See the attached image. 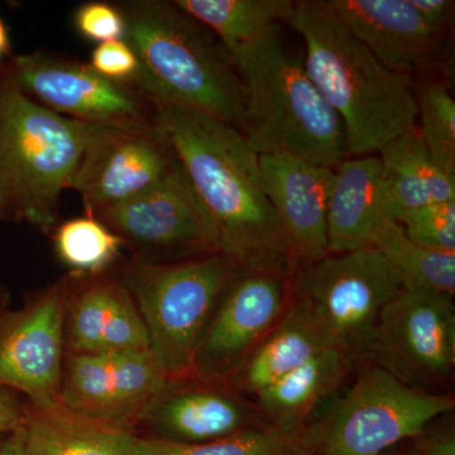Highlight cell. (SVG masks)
<instances>
[{"label":"cell","instance_id":"7a4b0ae2","mask_svg":"<svg viewBox=\"0 0 455 455\" xmlns=\"http://www.w3.org/2000/svg\"><path fill=\"white\" fill-rule=\"evenodd\" d=\"M286 22L304 41L311 82L343 123L348 157L376 155L418 130L409 76L385 68L347 28L331 0L293 2Z\"/></svg>","mask_w":455,"mask_h":455},{"label":"cell","instance_id":"74e56055","mask_svg":"<svg viewBox=\"0 0 455 455\" xmlns=\"http://www.w3.org/2000/svg\"><path fill=\"white\" fill-rule=\"evenodd\" d=\"M382 455H409V442L403 443V444L398 445L386 451Z\"/></svg>","mask_w":455,"mask_h":455},{"label":"cell","instance_id":"9c48e42d","mask_svg":"<svg viewBox=\"0 0 455 455\" xmlns=\"http://www.w3.org/2000/svg\"><path fill=\"white\" fill-rule=\"evenodd\" d=\"M364 358L419 390L447 387L455 370L453 296L403 287L383 309Z\"/></svg>","mask_w":455,"mask_h":455},{"label":"cell","instance_id":"d6986e66","mask_svg":"<svg viewBox=\"0 0 455 455\" xmlns=\"http://www.w3.org/2000/svg\"><path fill=\"white\" fill-rule=\"evenodd\" d=\"M352 35L385 68L409 75L429 64L439 35L411 0H331Z\"/></svg>","mask_w":455,"mask_h":455},{"label":"cell","instance_id":"e0dca14e","mask_svg":"<svg viewBox=\"0 0 455 455\" xmlns=\"http://www.w3.org/2000/svg\"><path fill=\"white\" fill-rule=\"evenodd\" d=\"M259 164L295 274L328 254L326 217L334 169L289 155H259Z\"/></svg>","mask_w":455,"mask_h":455},{"label":"cell","instance_id":"8fae6325","mask_svg":"<svg viewBox=\"0 0 455 455\" xmlns=\"http://www.w3.org/2000/svg\"><path fill=\"white\" fill-rule=\"evenodd\" d=\"M12 76L25 94L51 112L98 125L151 123L155 104L136 85L108 80L89 64L47 50L12 55Z\"/></svg>","mask_w":455,"mask_h":455},{"label":"cell","instance_id":"cb8c5ba5","mask_svg":"<svg viewBox=\"0 0 455 455\" xmlns=\"http://www.w3.org/2000/svg\"><path fill=\"white\" fill-rule=\"evenodd\" d=\"M376 155L382 164L395 220L407 212L455 200V179L434 164L418 130L390 140Z\"/></svg>","mask_w":455,"mask_h":455},{"label":"cell","instance_id":"603a6c76","mask_svg":"<svg viewBox=\"0 0 455 455\" xmlns=\"http://www.w3.org/2000/svg\"><path fill=\"white\" fill-rule=\"evenodd\" d=\"M20 433L25 455H140L134 431L90 421L61 406L26 403Z\"/></svg>","mask_w":455,"mask_h":455},{"label":"cell","instance_id":"7c38bea8","mask_svg":"<svg viewBox=\"0 0 455 455\" xmlns=\"http://www.w3.org/2000/svg\"><path fill=\"white\" fill-rule=\"evenodd\" d=\"M178 164L156 118L143 124H90L71 188L82 196L85 214L92 215L146 193Z\"/></svg>","mask_w":455,"mask_h":455},{"label":"cell","instance_id":"d6a6232c","mask_svg":"<svg viewBox=\"0 0 455 455\" xmlns=\"http://www.w3.org/2000/svg\"><path fill=\"white\" fill-rule=\"evenodd\" d=\"M409 455H455V427L451 414L434 421L423 434L410 440Z\"/></svg>","mask_w":455,"mask_h":455},{"label":"cell","instance_id":"8d00e7d4","mask_svg":"<svg viewBox=\"0 0 455 455\" xmlns=\"http://www.w3.org/2000/svg\"><path fill=\"white\" fill-rule=\"evenodd\" d=\"M12 56L11 38L4 20L0 17V62L5 61Z\"/></svg>","mask_w":455,"mask_h":455},{"label":"cell","instance_id":"8992f818","mask_svg":"<svg viewBox=\"0 0 455 455\" xmlns=\"http://www.w3.org/2000/svg\"><path fill=\"white\" fill-rule=\"evenodd\" d=\"M116 274L136 302L154 353L169 381L193 376L209 323L241 266L223 253L179 262L122 260Z\"/></svg>","mask_w":455,"mask_h":455},{"label":"cell","instance_id":"4fadbf2b","mask_svg":"<svg viewBox=\"0 0 455 455\" xmlns=\"http://www.w3.org/2000/svg\"><path fill=\"white\" fill-rule=\"evenodd\" d=\"M68 275L0 315V387L38 407L60 406Z\"/></svg>","mask_w":455,"mask_h":455},{"label":"cell","instance_id":"4dcf8cb0","mask_svg":"<svg viewBox=\"0 0 455 455\" xmlns=\"http://www.w3.org/2000/svg\"><path fill=\"white\" fill-rule=\"evenodd\" d=\"M75 29L85 40L103 44L125 40L127 25L118 4L107 2L84 3L74 13Z\"/></svg>","mask_w":455,"mask_h":455},{"label":"cell","instance_id":"d4e9b609","mask_svg":"<svg viewBox=\"0 0 455 455\" xmlns=\"http://www.w3.org/2000/svg\"><path fill=\"white\" fill-rule=\"evenodd\" d=\"M175 4L196 18L232 53L286 22L291 0H175Z\"/></svg>","mask_w":455,"mask_h":455},{"label":"cell","instance_id":"f546056e","mask_svg":"<svg viewBox=\"0 0 455 455\" xmlns=\"http://www.w3.org/2000/svg\"><path fill=\"white\" fill-rule=\"evenodd\" d=\"M415 243L455 253V200L407 212L397 220Z\"/></svg>","mask_w":455,"mask_h":455},{"label":"cell","instance_id":"ba28073f","mask_svg":"<svg viewBox=\"0 0 455 455\" xmlns=\"http://www.w3.org/2000/svg\"><path fill=\"white\" fill-rule=\"evenodd\" d=\"M403 289L400 278L374 248L326 254L298 269L290 292L320 328L331 348L366 357L386 305Z\"/></svg>","mask_w":455,"mask_h":455},{"label":"cell","instance_id":"2e32d148","mask_svg":"<svg viewBox=\"0 0 455 455\" xmlns=\"http://www.w3.org/2000/svg\"><path fill=\"white\" fill-rule=\"evenodd\" d=\"M137 427L151 431L149 438L200 444L271 425L227 381L190 376L169 381Z\"/></svg>","mask_w":455,"mask_h":455},{"label":"cell","instance_id":"5b68a950","mask_svg":"<svg viewBox=\"0 0 455 455\" xmlns=\"http://www.w3.org/2000/svg\"><path fill=\"white\" fill-rule=\"evenodd\" d=\"M90 124L32 100L0 62V217L51 235L71 188Z\"/></svg>","mask_w":455,"mask_h":455},{"label":"cell","instance_id":"4316f807","mask_svg":"<svg viewBox=\"0 0 455 455\" xmlns=\"http://www.w3.org/2000/svg\"><path fill=\"white\" fill-rule=\"evenodd\" d=\"M51 235L57 257L74 276L110 271L124 248L106 224L89 214L57 224Z\"/></svg>","mask_w":455,"mask_h":455},{"label":"cell","instance_id":"ab89813d","mask_svg":"<svg viewBox=\"0 0 455 455\" xmlns=\"http://www.w3.org/2000/svg\"><path fill=\"white\" fill-rule=\"evenodd\" d=\"M0 220H2V217H0ZM4 291H5V290L2 289V287H0V293L4 292Z\"/></svg>","mask_w":455,"mask_h":455},{"label":"cell","instance_id":"1f68e13d","mask_svg":"<svg viewBox=\"0 0 455 455\" xmlns=\"http://www.w3.org/2000/svg\"><path fill=\"white\" fill-rule=\"evenodd\" d=\"M89 65L106 79L128 85H136L142 74L139 56L127 40L97 44L90 55Z\"/></svg>","mask_w":455,"mask_h":455},{"label":"cell","instance_id":"44dd1931","mask_svg":"<svg viewBox=\"0 0 455 455\" xmlns=\"http://www.w3.org/2000/svg\"><path fill=\"white\" fill-rule=\"evenodd\" d=\"M357 363L340 350H322L263 388L253 397V403L268 425L296 436L310 423L319 406L339 390Z\"/></svg>","mask_w":455,"mask_h":455},{"label":"cell","instance_id":"83f0119b","mask_svg":"<svg viewBox=\"0 0 455 455\" xmlns=\"http://www.w3.org/2000/svg\"><path fill=\"white\" fill-rule=\"evenodd\" d=\"M296 436L272 427L200 444H179L140 436V455H301Z\"/></svg>","mask_w":455,"mask_h":455},{"label":"cell","instance_id":"30bf717a","mask_svg":"<svg viewBox=\"0 0 455 455\" xmlns=\"http://www.w3.org/2000/svg\"><path fill=\"white\" fill-rule=\"evenodd\" d=\"M92 217L121 239L131 259L169 263L220 253L212 221L180 164L155 188Z\"/></svg>","mask_w":455,"mask_h":455},{"label":"cell","instance_id":"ffe728a7","mask_svg":"<svg viewBox=\"0 0 455 455\" xmlns=\"http://www.w3.org/2000/svg\"><path fill=\"white\" fill-rule=\"evenodd\" d=\"M387 220L394 215L379 156L341 161L329 196L328 254L368 247L374 230Z\"/></svg>","mask_w":455,"mask_h":455},{"label":"cell","instance_id":"d590c367","mask_svg":"<svg viewBox=\"0 0 455 455\" xmlns=\"http://www.w3.org/2000/svg\"><path fill=\"white\" fill-rule=\"evenodd\" d=\"M0 455H25L20 430L0 436Z\"/></svg>","mask_w":455,"mask_h":455},{"label":"cell","instance_id":"52a82bcc","mask_svg":"<svg viewBox=\"0 0 455 455\" xmlns=\"http://www.w3.org/2000/svg\"><path fill=\"white\" fill-rule=\"evenodd\" d=\"M355 371L348 390L299 431L301 455H382L454 411L451 395L411 387L370 359Z\"/></svg>","mask_w":455,"mask_h":455},{"label":"cell","instance_id":"6da1fadb","mask_svg":"<svg viewBox=\"0 0 455 455\" xmlns=\"http://www.w3.org/2000/svg\"><path fill=\"white\" fill-rule=\"evenodd\" d=\"M156 122L208 214L220 252L244 271L292 276L289 247L263 184L259 155L233 125L173 104Z\"/></svg>","mask_w":455,"mask_h":455},{"label":"cell","instance_id":"836d02e7","mask_svg":"<svg viewBox=\"0 0 455 455\" xmlns=\"http://www.w3.org/2000/svg\"><path fill=\"white\" fill-rule=\"evenodd\" d=\"M26 403L16 392L0 387V436L14 433L22 427Z\"/></svg>","mask_w":455,"mask_h":455},{"label":"cell","instance_id":"f35d334b","mask_svg":"<svg viewBox=\"0 0 455 455\" xmlns=\"http://www.w3.org/2000/svg\"><path fill=\"white\" fill-rule=\"evenodd\" d=\"M8 309V295L7 292L0 293V315H2L3 311Z\"/></svg>","mask_w":455,"mask_h":455},{"label":"cell","instance_id":"277c9868","mask_svg":"<svg viewBox=\"0 0 455 455\" xmlns=\"http://www.w3.org/2000/svg\"><path fill=\"white\" fill-rule=\"evenodd\" d=\"M229 56L244 90L241 132L257 154L329 169L348 158L343 123L287 49L280 25Z\"/></svg>","mask_w":455,"mask_h":455},{"label":"cell","instance_id":"9a60e30c","mask_svg":"<svg viewBox=\"0 0 455 455\" xmlns=\"http://www.w3.org/2000/svg\"><path fill=\"white\" fill-rule=\"evenodd\" d=\"M291 276L242 271L221 296L194 359L193 376L227 381L278 324Z\"/></svg>","mask_w":455,"mask_h":455},{"label":"cell","instance_id":"5bb4252c","mask_svg":"<svg viewBox=\"0 0 455 455\" xmlns=\"http://www.w3.org/2000/svg\"><path fill=\"white\" fill-rule=\"evenodd\" d=\"M167 383L149 349L66 353L60 406L90 421L133 431Z\"/></svg>","mask_w":455,"mask_h":455},{"label":"cell","instance_id":"ac0fdd59","mask_svg":"<svg viewBox=\"0 0 455 455\" xmlns=\"http://www.w3.org/2000/svg\"><path fill=\"white\" fill-rule=\"evenodd\" d=\"M68 275L65 350L71 355L149 349L139 307L116 271Z\"/></svg>","mask_w":455,"mask_h":455},{"label":"cell","instance_id":"3957f363","mask_svg":"<svg viewBox=\"0 0 455 455\" xmlns=\"http://www.w3.org/2000/svg\"><path fill=\"white\" fill-rule=\"evenodd\" d=\"M142 68L137 88L155 104L208 114L241 131L244 90L220 41L175 2L119 3Z\"/></svg>","mask_w":455,"mask_h":455},{"label":"cell","instance_id":"7402d4cb","mask_svg":"<svg viewBox=\"0 0 455 455\" xmlns=\"http://www.w3.org/2000/svg\"><path fill=\"white\" fill-rule=\"evenodd\" d=\"M331 346L323 329L309 311L291 298L283 319L227 382L239 394L253 398Z\"/></svg>","mask_w":455,"mask_h":455},{"label":"cell","instance_id":"484cf974","mask_svg":"<svg viewBox=\"0 0 455 455\" xmlns=\"http://www.w3.org/2000/svg\"><path fill=\"white\" fill-rule=\"evenodd\" d=\"M403 287L429 290L453 296L455 293V253L439 252L415 243L397 220L383 221L370 241Z\"/></svg>","mask_w":455,"mask_h":455},{"label":"cell","instance_id":"e575fe53","mask_svg":"<svg viewBox=\"0 0 455 455\" xmlns=\"http://www.w3.org/2000/svg\"><path fill=\"white\" fill-rule=\"evenodd\" d=\"M416 11L434 32H442V29L451 20L454 2L449 0H411Z\"/></svg>","mask_w":455,"mask_h":455},{"label":"cell","instance_id":"f1b7e54d","mask_svg":"<svg viewBox=\"0 0 455 455\" xmlns=\"http://www.w3.org/2000/svg\"><path fill=\"white\" fill-rule=\"evenodd\" d=\"M416 99L419 137L439 170L455 179L454 98L442 83H427Z\"/></svg>","mask_w":455,"mask_h":455}]
</instances>
